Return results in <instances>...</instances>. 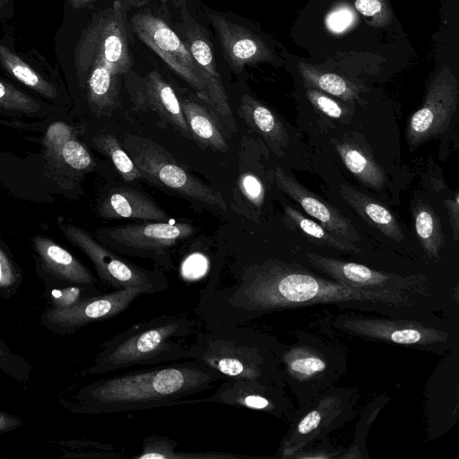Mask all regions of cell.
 Returning <instances> with one entry per match:
<instances>
[{
  "label": "cell",
  "mask_w": 459,
  "mask_h": 459,
  "mask_svg": "<svg viewBox=\"0 0 459 459\" xmlns=\"http://www.w3.org/2000/svg\"><path fill=\"white\" fill-rule=\"evenodd\" d=\"M358 334L403 345H429L445 342L446 334L418 323L373 318H345L340 323Z\"/></svg>",
  "instance_id": "cell-19"
},
{
  "label": "cell",
  "mask_w": 459,
  "mask_h": 459,
  "mask_svg": "<svg viewBox=\"0 0 459 459\" xmlns=\"http://www.w3.org/2000/svg\"><path fill=\"white\" fill-rule=\"evenodd\" d=\"M356 9L375 27L387 26L393 13L387 0H353Z\"/></svg>",
  "instance_id": "cell-36"
},
{
  "label": "cell",
  "mask_w": 459,
  "mask_h": 459,
  "mask_svg": "<svg viewBox=\"0 0 459 459\" xmlns=\"http://www.w3.org/2000/svg\"><path fill=\"white\" fill-rule=\"evenodd\" d=\"M180 104L192 138L199 145L217 152L229 151L230 145L224 132L226 127L221 126L215 112L189 99H183Z\"/></svg>",
  "instance_id": "cell-23"
},
{
  "label": "cell",
  "mask_w": 459,
  "mask_h": 459,
  "mask_svg": "<svg viewBox=\"0 0 459 459\" xmlns=\"http://www.w3.org/2000/svg\"><path fill=\"white\" fill-rule=\"evenodd\" d=\"M99 215L108 220L166 221L169 216L148 195L131 187L111 191L102 202Z\"/></svg>",
  "instance_id": "cell-21"
},
{
  "label": "cell",
  "mask_w": 459,
  "mask_h": 459,
  "mask_svg": "<svg viewBox=\"0 0 459 459\" xmlns=\"http://www.w3.org/2000/svg\"><path fill=\"white\" fill-rule=\"evenodd\" d=\"M59 70L36 48H19L13 28L4 25L0 33V74L38 96L57 102L65 95Z\"/></svg>",
  "instance_id": "cell-8"
},
{
  "label": "cell",
  "mask_w": 459,
  "mask_h": 459,
  "mask_svg": "<svg viewBox=\"0 0 459 459\" xmlns=\"http://www.w3.org/2000/svg\"><path fill=\"white\" fill-rule=\"evenodd\" d=\"M308 261L317 269L328 274L333 281L350 287L377 293L409 298L421 292L422 281L418 276L402 277L373 270L366 265L307 253Z\"/></svg>",
  "instance_id": "cell-12"
},
{
  "label": "cell",
  "mask_w": 459,
  "mask_h": 459,
  "mask_svg": "<svg viewBox=\"0 0 459 459\" xmlns=\"http://www.w3.org/2000/svg\"><path fill=\"white\" fill-rule=\"evenodd\" d=\"M447 214L449 217L450 224L453 230L454 239L456 241L459 237V193H455V197L452 199H446L444 201Z\"/></svg>",
  "instance_id": "cell-41"
},
{
  "label": "cell",
  "mask_w": 459,
  "mask_h": 459,
  "mask_svg": "<svg viewBox=\"0 0 459 459\" xmlns=\"http://www.w3.org/2000/svg\"><path fill=\"white\" fill-rule=\"evenodd\" d=\"M123 147L141 171L143 179L195 202L227 210L220 191L195 178L151 138L126 134L123 138Z\"/></svg>",
  "instance_id": "cell-5"
},
{
  "label": "cell",
  "mask_w": 459,
  "mask_h": 459,
  "mask_svg": "<svg viewBox=\"0 0 459 459\" xmlns=\"http://www.w3.org/2000/svg\"><path fill=\"white\" fill-rule=\"evenodd\" d=\"M352 22V13L346 8H336L326 17L327 27L335 32L342 31Z\"/></svg>",
  "instance_id": "cell-39"
},
{
  "label": "cell",
  "mask_w": 459,
  "mask_h": 459,
  "mask_svg": "<svg viewBox=\"0 0 459 459\" xmlns=\"http://www.w3.org/2000/svg\"><path fill=\"white\" fill-rule=\"evenodd\" d=\"M125 84L137 109H152L184 137L192 138L180 100L158 70H152L144 76L130 71L125 74Z\"/></svg>",
  "instance_id": "cell-13"
},
{
  "label": "cell",
  "mask_w": 459,
  "mask_h": 459,
  "mask_svg": "<svg viewBox=\"0 0 459 459\" xmlns=\"http://www.w3.org/2000/svg\"><path fill=\"white\" fill-rule=\"evenodd\" d=\"M264 195L265 189L259 177L251 171L241 172L232 190V207L255 221L264 204Z\"/></svg>",
  "instance_id": "cell-28"
},
{
  "label": "cell",
  "mask_w": 459,
  "mask_h": 459,
  "mask_svg": "<svg viewBox=\"0 0 459 459\" xmlns=\"http://www.w3.org/2000/svg\"><path fill=\"white\" fill-rule=\"evenodd\" d=\"M185 30V44L195 63L199 74L204 83L210 106L220 117L223 126L231 133L237 131L229 104L228 95L218 72L213 51L207 35L202 26L188 17Z\"/></svg>",
  "instance_id": "cell-14"
},
{
  "label": "cell",
  "mask_w": 459,
  "mask_h": 459,
  "mask_svg": "<svg viewBox=\"0 0 459 459\" xmlns=\"http://www.w3.org/2000/svg\"><path fill=\"white\" fill-rule=\"evenodd\" d=\"M100 293L97 287L67 285L60 287H47L46 296L53 308H67L83 299Z\"/></svg>",
  "instance_id": "cell-33"
},
{
  "label": "cell",
  "mask_w": 459,
  "mask_h": 459,
  "mask_svg": "<svg viewBox=\"0 0 459 459\" xmlns=\"http://www.w3.org/2000/svg\"><path fill=\"white\" fill-rule=\"evenodd\" d=\"M22 425V420L18 417L0 411V433L12 431Z\"/></svg>",
  "instance_id": "cell-42"
},
{
  "label": "cell",
  "mask_w": 459,
  "mask_h": 459,
  "mask_svg": "<svg viewBox=\"0 0 459 459\" xmlns=\"http://www.w3.org/2000/svg\"><path fill=\"white\" fill-rule=\"evenodd\" d=\"M33 241L47 287H97L96 277L67 250L44 237H37Z\"/></svg>",
  "instance_id": "cell-18"
},
{
  "label": "cell",
  "mask_w": 459,
  "mask_h": 459,
  "mask_svg": "<svg viewBox=\"0 0 459 459\" xmlns=\"http://www.w3.org/2000/svg\"><path fill=\"white\" fill-rule=\"evenodd\" d=\"M64 234L92 262L102 284L117 290L142 289L146 294H157L169 288L161 269L147 270L114 253L75 226L64 227Z\"/></svg>",
  "instance_id": "cell-7"
},
{
  "label": "cell",
  "mask_w": 459,
  "mask_h": 459,
  "mask_svg": "<svg viewBox=\"0 0 459 459\" xmlns=\"http://www.w3.org/2000/svg\"><path fill=\"white\" fill-rule=\"evenodd\" d=\"M208 17L224 56L234 71L240 72L246 65L273 60V51L258 36L221 14L211 13Z\"/></svg>",
  "instance_id": "cell-15"
},
{
  "label": "cell",
  "mask_w": 459,
  "mask_h": 459,
  "mask_svg": "<svg viewBox=\"0 0 459 459\" xmlns=\"http://www.w3.org/2000/svg\"><path fill=\"white\" fill-rule=\"evenodd\" d=\"M225 378L192 359L164 363L88 384L79 389L74 403L66 406L76 413L100 414L202 403L204 398H186Z\"/></svg>",
  "instance_id": "cell-2"
},
{
  "label": "cell",
  "mask_w": 459,
  "mask_h": 459,
  "mask_svg": "<svg viewBox=\"0 0 459 459\" xmlns=\"http://www.w3.org/2000/svg\"><path fill=\"white\" fill-rule=\"evenodd\" d=\"M72 137L70 128L63 123H56L47 132V142L52 148H60Z\"/></svg>",
  "instance_id": "cell-40"
},
{
  "label": "cell",
  "mask_w": 459,
  "mask_h": 459,
  "mask_svg": "<svg viewBox=\"0 0 459 459\" xmlns=\"http://www.w3.org/2000/svg\"><path fill=\"white\" fill-rule=\"evenodd\" d=\"M60 151L65 162L74 169L86 170L93 165V160L84 146L72 138L62 145Z\"/></svg>",
  "instance_id": "cell-38"
},
{
  "label": "cell",
  "mask_w": 459,
  "mask_h": 459,
  "mask_svg": "<svg viewBox=\"0 0 459 459\" xmlns=\"http://www.w3.org/2000/svg\"><path fill=\"white\" fill-rule=\"evenodd\" d=\"M15 14L14 0H0V22H7Z\"/></svg>",
  "instance_id": "cell-43"
},
{
  "label": "cell",
  "mask_w": 459,
  "mask_h": 459,
  "mask_svg": "<svg viewBox=\"0 0 459 459\" xmlns=\"http://www.w3.org/2000/svg\"><path fill=\"white\" fill-rule=\"evenodd\" d=\"M338 191L346 203L372 227L394 240L404 238L399 222L383 204L347 185H340Z\"/></svg>",
  "instance_id": "cell-24"
},
{
  "label": "cell",
  "mask_w": 459,
  "mask_h": 459,
  "mask_svg": "<svg viewBox=\"0 0 459 459\" xmlns=\"http://www.w3.org/2000/svg\"><path fill=\"white\" fill-rule=\"evenodd\" d=\"M333 144L347 169L362 184L376 190L385 186L387 178L383 169L365 149L347 139L335 140Z\"/></svg>",
  "instance_id": "cell-25"
},
{
  "label": "cell",
  "mask_w": 459,
  "mask_h": 459,
  "mask_svg": "<svg viewBox=\"0 0 459 459\" xmlns=\"http://www.w3.org/2000/svg\"><path fill=\"white\" fill-rule=\"evenodd\" d=\"M231 273L230 281L205 285L200 290L196 313L204 325H240L266 313L318 303L362 301L398 307L411 305L409 298L328 281L279 259L245 263Z\"/></svg>",
  "instance_id": "cell-1"
},
{
  "label": "cell",
  "mask_w": 459,
  "mask_h": 459,
  "mask_svg": "<svg viewBox=\"0 0 459 459\" xmlns=\"http://www.w3.org/2000/svg\"><path fill=\"white\" fill-rule=\"evenodd\" d=\"M144 294L145 290L138 288L100 292L67 308L48 307L42 313L40 323L55 333L71 334L90 324L117 316Z\"/></svg>",
  "instance_id": "cell-11"
},
{
  "label": "cell",
  "mask_w": 459,
  "mask_h": 459,
  "mask_svg": "<svg viewBox=\"0 0 459 459\" xmlns=\"http://www.w3.org/2000/svg\"><path fill=\"white\" fill-rule=\"evenodd\" d=\"M84 91L91 110L98 116L109 115L120 106V76L100 64L66 77Z\"/></svg>",
  "instance_id": "cell-20"
},
{
  "label": "cell",
  "mask_w": 459,
  "mask_h": 459,
  "mask_svg": "<svg viewBox=\"0 0 459 459\" xmlns=\"http://www.w3.org/2000/svg\"><path fill=\"white\" fill-rule=\"evenodd\" d=\"M186 222L145 221L105 228L101 241L115 252L152 260L159 267L174 270L170 249L194 234Z\"/></svg>",
  "instance_id": "cell-6"
},
{
  "label": "cell",
  "mask_w": 459,
  "mask_h": 459,
  "mask_svg": "<svg viewBox=\"0 0 459 459\" xmlns=\"http://www.w3.org/2000/svg\"><path fill=\"white\" fill-rule=\"evenodd\" d=\"M22 281V274L0 247V296L5 300L14 296Z\"/></svg>",
  "instance_id": "cell-35"
},
{
  "label": "cell",
  "mask_w": 459,
  "mask_h": 459,
  "mask_svg": "<svg viewBox=\"0 0 459 459\" xmlns=\"http://www.w3.org/2000/svg\"><path fill=\"white\" fill-rule=\"evenodd\" d=\"M97 0H64V8L79 11L91 8Z\"/></svg>",
  "instance_id": "cell-44"
},
{
  "label": "cell",
  "mask_w": 459,
  "mask_h": 459,
  "mask_svg": "<svg viewBox=\"0 0 459 459\" xmlns=\"http://www.w3.org/2000/svg\"><path fill=\"white\" fill-rule=\"evenodd\" d=\"M130 25L136 36L210 105L204 83L185 42L159 16L149 10L135 13Z\"/></svg>",
  "instance_id": "cell-9"
},
{
  "label": "cell",
  "mask_w": 459,
  "mask_h": 459,
  "mask_svg": "<svg viewBox=\"0 0 459 459\" xmlns=\"http://www.w3.org/2000/svg\"><path fill=\"white\" fill-rule=\"evenodd\" d=\"M0 369L19 382H28L31 367L24 358L14 353L0 337Z\"/></svg>",
  "instance_id": "cell-34"
},
{
  "label": "cell",
  "mask_w": 459,
  "mask_h": 459,
  "mask_svg": "<svg viewBox=\"0 0 459 459\" xmlns=\"http://www.w3.org/2000/svg\"><path fill=\"white\" fill-rule=\"evenodd\" d=\"M284 215L289 225L301 231L314 242L342 251L359 252V248L353 242L335 235L322 224L304 216L290 206H284Z\"/></svg>",
  "instance_id": "cell-30"
},
{
  "label": "cell",
  "mask_w": 459,
  "mask_h": 459,
  "mask_svg": "<svg viewBox=\"0 0 459 459\" xmlns=\"http://www.w3.org/2000/svg\"><path fill=\"white\" fill-rule=\"evenodd\" d=\"M238 114L275 154L281 156L284 153L289 134L281 118L271 108L250 94H244Z\"/></svg>",
  "instance_id": "cell-22"
},
{
  "label": "cell",
  "mask_w": 459,
  "mask_h": 459,
  "mask_svg": "<svg viewBox=\"0 0 459 459\" xmlns=\"http://www.w3.org/2000/svg\"><path fill=\"white\" fill-rule=\"evenodd\" d=\"M42 108L39 100L19 84L0 74V108L7 111L36 113Z\"/></svg>",
  "instance_id": "cell-32"
},
{
  "label": "cell",
  "mask_w": 459,
  "mask_h": 459,
  "mask_svg": "<svg viewBox=\"0 0 459 459\" xmlns=\"http://www.w3.org/2000/svg\"><path fill=\"white\" fill-rule=\"evenodd\" d=\"M416 235L429 257H437L444 246L440 219L425 203H417L412 210Z\"/></svg>",
  "instance_id": "cell-29"
},
{
  "label": "cell",
  "mask_w": 459,
  "mask_h": 459,
  "mask_svg": "<svg viewBox=\"0 0 459 459\" xmlns=\"http://www.w3.org/2000/svg\"><path fill=\"white\" fill-rule=\"evenodd\" d=\"M306 95L313 107L333 119H342L349 115V110L326 93L316 89L307 88Z\"/></svg>",
  "instance_id": "cell-37"
},
{
  "label": "cell",
  "mask_w": 459,
  "mask_h": 459,
  "mask_svg": "<svg viewBox=\"0 0 459 459\" xmlns=\"http://www.w3.org/2000/svg\"><path fill=\"white\" fill-rule=\"evenodd\" d=\"M458 81L447 66H443L430 82L422 106L409 118L406 138L410 147H417L448 127L458 102Z\"/></svg>",
  "instance_id": "cell-10"
},
{
  "label": "cell",
  "mask_w": 459,
  "mask_h": 459,
  "mask_svg": "<svg viewBox=\"0 0 459 459\" xmlns=\"http://www.w3.org/2000/svg\"><path fill=\"white\" fill-rule=\"evenodd\" d=\"M280 360L285 365L290 378L299 381L316 380L328 373V359L323 352L307 346L295 347L285 352Z\"/></svg>",
  "instance_id": "cell-27"
},
{
  "label": "cell",
  "mask_w": 459,
  "mask_h": 459,
  "mask_svg": "<svg viewBox=\"0 0 459 459\" xmlns=\"http://www.w3.org/2000/svg\"><path fill=\"white\" fill-rule=\"evenodd\" d=\"M274 182L287 196L299 204L310 216L335 235L351 242L361 239L353 224L338 209L325 202L303 186L297 179L278 167L274 170Z\"/></svg>",
  "instance_id": "cell-17"
},
{
  "label": "cell",
  "mask_w": 459,
  "mask_h": 459,
  "mask_svg": "<svg viewBox=\"0 0 459 459\" xmlns=\"http://www.w3.org/2000/svg\"><path fill=\"white\" fill-rule=\"evenodd\" d=\"M204 402L222 403L236 407L280 415L285 409V401L275 384L238 377H226L215 392Z\"/></svg>",
  "instance_id": "cell-16"
},
{
  "label": "cell",
  "mask_w": 459,
  "mask_h": 459,
  "mask_svg": "<svg viewBox=\"0 0 459 459\" xmlns=\"http://www.w3.org/2000/svg\"><path fill=\"white\" fill-rule=\"evenodd\" d=\"M303 82L308 88L316 89L342 100L352 102L359 99L361 88L353 82L333 73L326 72L305 62L298 63Z\"/></svg>",
  "instance_id": "cell-26"
},
{
  "label": "cell",
  "mask_w": 459,
  "mask_h": 459,
  "mask_svg": "<svg viewBox=\"0 0 459 459\" xmlns=\"http://www.w3.org/2000/svg\"><path fill=\"white\" fill-rule=\"evenodd\" d=\"M204 326L189 345L187 359L225 377L275 384L281 351L273 339L238 325Z\"/></svg>",
  "instance_id": "cell-4"
},
{
  "label": "cell",
  "mask_w": 459,
  "mask_h": 459,
  "mask_svg": "<svg viewBox=\"0 0 459 459\" xmlns=\"http://www.w3.org/2000/svg\"><path fill=\"white\" fill-rule=\"evenodd\" d=\"M188 314L166 315L139 322L104 342L88 374L112 373L133 366L160 365L187 359L185 340L196 333Z\"/></svg>",
  "instance_id": "cell-3"
},
{
  "label": "cell",
  "mask_w": 459,
  "mask_h": 459,
  "mask_svg": "<svg viewBox=\"0 0 459 459\" xmlns=\"http://www.w3.org/2000/svg\"><path fill=\"white\" fill-rule=\"evenodd\" d=\"M92 143L110 159L126 182L130 183L135 179H143L141 171L113 134H100L92 138Z\"/></svg>",
  "instance_id": "cell-31"
},
{
  "label": "cell",
  "mask_w": 459,
  "mask_h": 459,
  "mask_svg": "<svg viewBox=\"0 0 459 459\" xmlns=\"http://www.w3.org/2000/svg\"><path fill=\"white\" fill-rule=\"evenodd\" d=\"M160 3H162V4H166L168 0H160Z\"/></svg>",
  "instance_id": "cell-45"
}]
</instances>
